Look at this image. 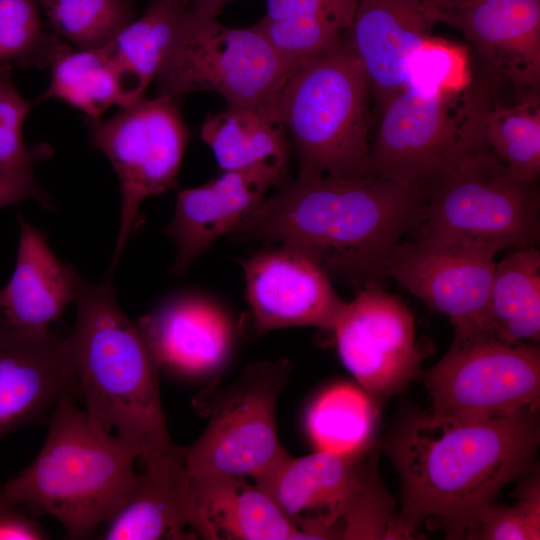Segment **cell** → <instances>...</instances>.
I'll use <instances>...</instances> for the list:
<instances>
[{
    "mask_svg": "<svg viewBox=\"0 0 540 540\" xmlns=\"http://www.w3.org/2000/svg\"><path fill=\"white\" fill-rule=\"evenodd\" d=\"M18 224L16 264L0 289V315L20 329H49L75 302L85 281L53 253L43 232L22 215Z\"/></svg>",
    "mask_w": 540,
    "mask_h": 540,
    "instance_id": "23",
    "label": "cell"
},
{
    "mask_svg": "<svg viewBox=\"0 0 540 540\" xmlns=\"http://www.w3.org/2000/svg\"><path fill=\"white\" fill-rule=\"evenodd\" d=\"M535 472L521 478L515 505L493 503L484 510L469 539H540V481Z\"/></svg>",
    "mask_w": 540,
    "mask_h": 540,
    "instance_id": "34",
    "label": "cell"
},
{
    "mask_svg": "<svg viewBox=\"0 0 540 540\" xmlns=\"http://www.w3.org/2000/svg\"><path fill=\"white\" fill-rule=\"evenodd\" d=\"M190 7L189 0H149L143 14L103 47L114 71L118 106L144 98Z\"/></svg>",
    "mask_w": 540,
    "mask_h": 540,
    "instance_id": "25",
    "label": "cell"
},
{
    "mask_svg": "<svg viewBox=\"0 0 540 540\" xmlns=\"http://www.w3.org/2000/svg\"><path fill=\"white\" fill-rule=\"evenodd\" d=\"M75 394L54 407L34 460L0 488L3 498L58 520L70 539H84L116 512L137 472L136 449L79 408Z\"/></svg>",
    "mask_w": 540,
    "mask_h": 540,
    "instance_id": "4",
    "label": "cell"
},
{
    "mask_svg": "<svg viewBox=\"0 0 540 540\" xmlns=\"http://www.w3.org/2000/svg\"><path fill=\"white\" fill-rule=\"evenodd\" d=\"M5 503H7V501L3 498L2 494H1V491H0V507L2 505H4Z\"/></svg>",
    "mask_w": 540,
    "mask_h": 540,
    "instance_id": "40",
    "label": "cell"
},
{
    "mask_svg": "<svg viewBox=\"0 0 540 540\" xmlns=\"http://www.w3.org/2000/svg\"><path fill=\"white\" fill-rule=\"evenodd\" d=\"M432 416L477 422L539 407L540 351L488 334L454 336L425 374Z\"/></svg>",
    "mask_w": 540,
    "mask_h": 540,
    "instance_id": "11",
    "label": "cell"
},
{
    "mask_svg": "<svg viewBox=\"0 0 540 540\" xmlns=\"http://www.w3.org/2000/svg\"><path fill=\"white\" fill-rule=\"evenodd\" d=\"M265 15L254 26L293 71L340 44L358 0H265Z\"/></svg>",
    "mask_w": 540,
    "mask_h": 540,
    "instance_id": "26",
    "label": "cell"
},
{
    "mask_svg": "<svg viewBox=\"0 0 540 540\" xmlns=\"http://www.w3.org/2000/svg\"><path fill=\"white\" fill-rule=\"evenodd\" d=\"M176 100L143 98L109 119L86 120L92 146L108 158L120 181L121 218L111 273L139 226L143 200L176 186L189 137Z\"/></svg>",
    "mask_w": 540,
    "mask_h": 540,
    "instance_id": "12",
    "label": "cell"
},
{
    "mask_svg": "<svg viewBox=\"0 0 540 540\" xmlns=\"http://www.w3.org/2000/svg\"><path fill=\"white\" fill-rule=\"evenodd\" d=\"M188 476L192 498L191 527L196 537L212 540L308 539L275 500L247 477Z\"/></svg>",
    "mask_w": 540,
    "mask_h": 540,
    "instance_id": "21",
    "label": "cell"
},
{
    "mask_svg": "<svg viewBox=\"0 0 540 540\" xmlns=\"http://www.w3.org/2000/svg\"><path fill=\"white\" fill-rule=\"evenodd\" d=\"M32 102L25 99L11 80L0 89V171L31 169L33 164L52 155L46 144L28 147L22 127Z\"/></svg>",
    "mask_w": 540,
    "mask_h": 540,
    "instance_id": "35",
    "label": "cell"
},
{
    "mask_svg": "<svg viewBox=\"0 0 540 540\" xmlns=\"http://www.w3.org/2000/svg\"><path fill=\"white\" fill-rule=\"evenodd\" d=\"M66 347L85 411L138 453V463L174 452L162 410L160 367L137 322L121 309L110 281L84 282Z\"/></svg>",
    "mask_w": 540,
    "mask_h": 540,
    "instance_id": "3",
    "label": "cell"
},
{
    "mask_svg": "<svg viewBox=\"0 0 540 540\" xmlns=\"http://www.w3.org/2000/svg\"><path fill=\"white\" fill-rule=\"evenodd\" d=\"M373 449L288 455L254 482L308 539H389L395 515Z\"/></svg>",
    "mask_w": 540,
    "mask_h": 540,
    "instance_id": "6",
    "label": "cell"
},
{
    "mask_svg": "<svg viewBox=\"0 0 540 540\" xmlns=\"http://www.w3.org/2000/svg\"><path fill=\"white\" fill-rule=\"evenodd\" d=\"M70 393L77 396L66 337L14 327L0 315V440L43 421Z\"/></svg>",
    "mask_w": 540,
    "mask_h": 540,
    "instance_id": "17",
    "label": "cell"
},
{
    "mask_svg": "<svg viewBox=\"0 0 540 540\" xmlns=\"http://www.w3.org/2000/svg\"><path fill=\"white\" fill-rule=\"evenodd\" d=\"M161 369L200 378L220 369L233 344L227 314L194 294L171 297L137 321Z\"/></svg>",
    "mask_w": 540,
    "mask_h": 540,
    "instance_id": "19",
    "label": "cell"
},
{
    "mask_svg": "<svg viewBox=\"0 0 540 540\" xmlns=\"http://www.w3.org/2000/svg\"><path fill=\"white\" fill-rule=\"evenodd\" d=\"M55 34L78 49L108 44L136 18L133 0H37Z\"/></svg>",
    "mask_w": 540,
    "mask_h": 540,
    "instance_id": "31",
    "label": "cell"
},
{
    "mask_svg": "<svg viewBox=\"0 0 540 540\" xmlns=\"http://www.w3.org/2000/svg\"><path fill=\"white\" fill-rule=\"evenodd\" d=\"M190 7L155 77L158 96L209 91L226 105L273 109L292 70L255 27L232 28Z\"/></svg>",
    "mask_w": 540,
    "mask_h": 540,
    "instance_id": "10",
    "label": "cell"
},
{
    "mask_svg": "<svg viewBox=\"0 0 540 540\" xmlns=\"http://www.w3.org/2000/svg\"><path fill=\"white\" fill-rule=\"evenodd\" d=\"M29 199L45 208H53L51 198L37 183L32 168L0 171V209Z\"/></svg>",
    "mask_w": 540,
    "mask_h": 540,
    "instance_id": "36",
    "label": "cell"
},
{
    "mask_svg": "<svg viewBox=\"0 0 540 540\" xmlns=\"http://www.w3.org/2000/svg\"><path fill=\"white\" fill-rule=\"evenodd\" d=\"M494 89L478 124V149L515 178L537 183L540 174V93L519 92L512 105L501 103Z\"/></svg>",
    "mask_w": 540,
    "mask_h": 540,
    "instance_id": "27",
    "label": "cell"
},
{
    "mask_svg": "<svg viewBox=\"0 0 540 540\" xmlns=\"http://www.w3.org/2000/svg\"><path fill=\"white\" fill-rule=\"evenodd\" d=\"M232 1L234 0H189L192 9L213 16H218L223 7Z\"/></svg>",
    "mask_w": 540,
    "mask_h": 540,
    "instance_id": "38",
    "label": "cell"
},
{
    "mask_svg": "<svg viewBox=\"0 0 540 540\" xmlns=\"http://www.w3.org/2000/svg\"><path fill=\"white\" fill-rule=\"evenodd\" d=\"M141 467L125 500L105 522L102 539L195 538L184 448L154 457Z\"/></svg>",
    "mask_w": 540,
    "mask_h": 540,
    "instance_id": "22",
    "label": "cell"
},
{
    "mask_svg": "<svg viewBox=\"0 0 540 540\" xmlns=\"http://www.w3.org/2000/svg\"><path fill=\"white\" fill-rule=\"evenodd\" d=\"M537 411L477 422L424 413L402 424L388 447L402 498L391 538H411L432 519L449 538L469 539L502 488L535 471Z\"/></svg>",
    "mask_w": 540,
    "mask_h": 540,
    "instance_id": "1",
    "label": "cell"
},
{
    "mask_svg": "<svg viewBox=\"0 0 540 540\" xmlns=\"http://www.w3.org/2000/svg\"><path fill=\"white\" fill-rule=\"evenodd\" d=\"M37 0H0V64L26 68L50 67L70 49L42 25Z\"/></svg>",
    "mask_w": 540,
    "mask_h": 540,
    "instance_id": "32",
    "label": "cell"
},
{
    "mask_svg": "<svg viewBox=\"0 0 540 540\" xmlns=\"http://www.w3.org/2000/svg\"><path fill=\"white\" fill-rule=\"evenodd\" d=\"M242 265L257 333L295 326L334 329L346 302L308 256L280 244L255 253Z\"/></svg>",
    "mask_w": 540,
    "mask_h": 540,
    "instance_id": "16",
    "label": "cell"
},
{
    "mask_svg": "<svg viewBox=\"0 0 540 540\" xmlns=\"http://www.w3.org/2000/svg\"><path fill=\"white\" fill-rule=\"evenodd\" d=\"M417 229L415 238L396 246L384 277L394 279L430 309L444 314L454 336L492 335L488 305L496 253Z\"/></svg>",
    "mask_w": 540,
    "mask_h": 540,
    "instance_id": "13",
    "label": "cell"
},
{
    "mask_svg": "<svg viewBox=\"0 0 540 540\" xmlns=\"http://www.w3.org/2000/svg\"><path fill=\"white\" fill-rule=\"evenodd\" d=\"M375 400L360 386L333 385L311 403L306 428L316 451L351 453L373 444Z\"/></svg>",
    "mask_w": 540,
    "mask_h": 540,
    "instance_id": "29",
    "label": "cell"
},
{
    "mask_svg": "<svg viewBox=\"0 0 540 540\" xmlns=\"http://www.w3.org/2000/svg\"><path fill=\"white\" fill-rule=\"evenodd\" d=\"M497 82L486 72L462 89L405 85L381 109L369 174L426 182L477 150L480 115Z\"/></svg>",
    "mask_w": 540,
    "mask_h": 540,
    "instance_id": "7",
    "label": "cell"
},
{
    "mask_svg": "<svg viewBox=\"0 0 540 540\" xmlns=\"http://www.w3.org/2000/svg\"><path fill=\"white\" fill-rule=\"evenodd\" d=\"M12 80L11 75V64L1 63L0 64V89Z\"/></svg>",
    "mask_w": 540,
    "mask_h": 540,
    "instance_id": "39",
    "label": "cell"
},
{
    "mask_svg": "<svg viewBox=\"0 0 540 540\" xmlns=\"http://www.w3.org/2000/svg\"><path fill=\"white\" fill-rule=\"evenodd\" d=\"M370 93L346 38L290 73L273 111L292 137L298 177L369 174Z\"/></svg>",
    "mask_w": 540,
    "mask_h": 540,
    "instance_id": "5",
    "label": "cell"
},
{
    "mask_svg": "<svg viewBox=\"0 0 540 540\" xmlns=\"http://www.w3.org/2000/svg\"><path fill=\"white\" fill-rule=\"evenodd\" d=\"M488 315L491 333L511 343H534L540 337V251L514 249L496 263Z\"/></svg>",
    "mask_w": 540,
    "mask_h": 540,
    "instance_id": "28",
    "label": "cell"
},
{
    "mask_svg": "<svg viewBox=\"0 0 540 540\" xmlns=\"http://www.w3.org/2000/svg\"><path fill=\"white\" fill-rule=\"evenodd\" d=\"M50 82L42 99H58L84 112L88 119H100L118 92L112 65L103 47L68 49L50 65Z\"/></svg>",
    "mask_w": 540,
    "mask_h": 540,
    "instance_id": "30",
    "label": "cell"
},
{
    "mask_svg": "<svg viewBox=\"0 0 540 540\" xmlns=\"http://www.w3.org/2000/svg\"><path fill=\"white\" fill-rule=\"evenodd\" d=\"M467 0H358L346 40L380 109L405 85L406 64L438 24Z\"/></svg>",
    "mask_w": 540,
    "mask_h": 540,
    "instance_id": "15",
    "label": "cell"
},
{
    "mask_svg": "<svg viewBox=\"0 0 540 540\" xmlns=\"http://www.w3.org/2000/svg\"><path fill=\"white\" fill-rule=\"evenodd\" d=\"M265 198L231 233L279 242L312 259L329 278L377 286L396 246L424 218L427 182L366 174L297 177Z\"/></svg>",
    "mask_w": 540,
    "mask_h": 540,
    "instance_id": "2",
    "label": "cell"
},
{
    "mask_svg": "<svg viewBox=\"0 0 540 540\" xmlns=\"http://www.w3.org/2000/svg\"><path fill=\"white\" fill-rule=\"evenodd\" d=\"M473 79L466 47L433 35L416 48L406 64L405 85L435 90L462 89Z\"/></svg>",
    "mask_w": 540,
    "mask_h": 540,
    "instance_id": "33",
    "label": "cell"
},
{
    "mask_svg": "<svg viewBox=\"0 0 540 540\" xmlns=\"http://www.w3.org/2000/svg\"><path fill=\"white\" fill-rule=\"evenodd\" d=\"M333 331L342 363L375 401L400 392L417 375L423 353L414 317L378 286L346 303Z\"/></svg>",
    "mask_w": 540,
    "mask_h": 540,
    "instance_id": "14",
    "label": "cell"
},
{
    "mask_svg": "<svg viewBox=\"0 0 540 540\" xmlns=\"http://www.w3.org/2000/svg\"><path fill=\"white\" fill-rule=\"evenodd\" d=\"M201 138L222 171L259 170L287 181L290 143L273 109L226 105L206 117Z\"/></svg>",
    "mask_w": 540,
    "mask_h": 540,
    "instance_id": "24",
    "label": "cell"
},
{
    "mask_svg": "<svg viewBox=\"0 0 540 540\" xmlns=\"http://www.w3.org/2000/svg\"><path fill=\"white\" fill-rule=\"evenodd\" d=\"M290 371L286 359L255 362L234 381L213 382L193 399L194 409L208 424L184 448L188 474L255 481L289 455L277 434L276 407Z\"/></svg>",
    "mask_w": 540,
    "mask_h": 540,
    "instance_id": "9",
    "label": "cell"
},
{
    "mask_svg": "<svg viewBox=\"0 0 540 540\" xmlns=\"http://www.w3.org/2000/svg\"><path fill=\"white\" fill-rule=\"evenodd\" d=\"M48 534L17 506L5 503L0 507V540H44Z\"/></svg>",
    "mask_w": 540,
    "mask_h": 540,
    "instance_id": "37",
    "label": "cell"
},
{
    "mask_svg": "<svg viewBox=\"0 0 540 540\" xmlns=\"http://www.w3.org/2000/svg\"><path fill=\"white\" fill-rule=\"evenodd\" d=\"M283 183L259 170L223 171L222 175L177 195L165 232L176 246L173 275H182L220 236L231 233L265 199L267 190Z\"/></svg>",
    "mask_w": 540,
    "mask_h": 540,
    "instance_id": "20",
    "label": "cell"
},
{
    "mask_svg": "<svg viewBox=\"0 0 540 540\" xmlns=\"http://www.w3.org/2000/svg\"><path fill=\"white\" fill-rule=\"evenodd\" d=\"M452 26L486 71L519 92L540 88V0H467Z\"/></svg>",
    "mask_w": 540,
    "mask_h": 540,
    "instance_id": "18",
    "label": "cell"
},
{
    "mask_svg": "<svg viewBox=\"0 0 540 540\" xmlns=\"http://www.w3.org/2000/svg\"><path fill=\"white\" fill-rule=\"evenodd\" d=\"M419 229L445 241L494 253L536 247L540 234L537 183L518 180L477 149L427 181Z\"/></svg>",
    "mask_w": 540,
    "mask_h": 540,
    "instance_id": "8",
    "label": "cell"
}]
</instances>
